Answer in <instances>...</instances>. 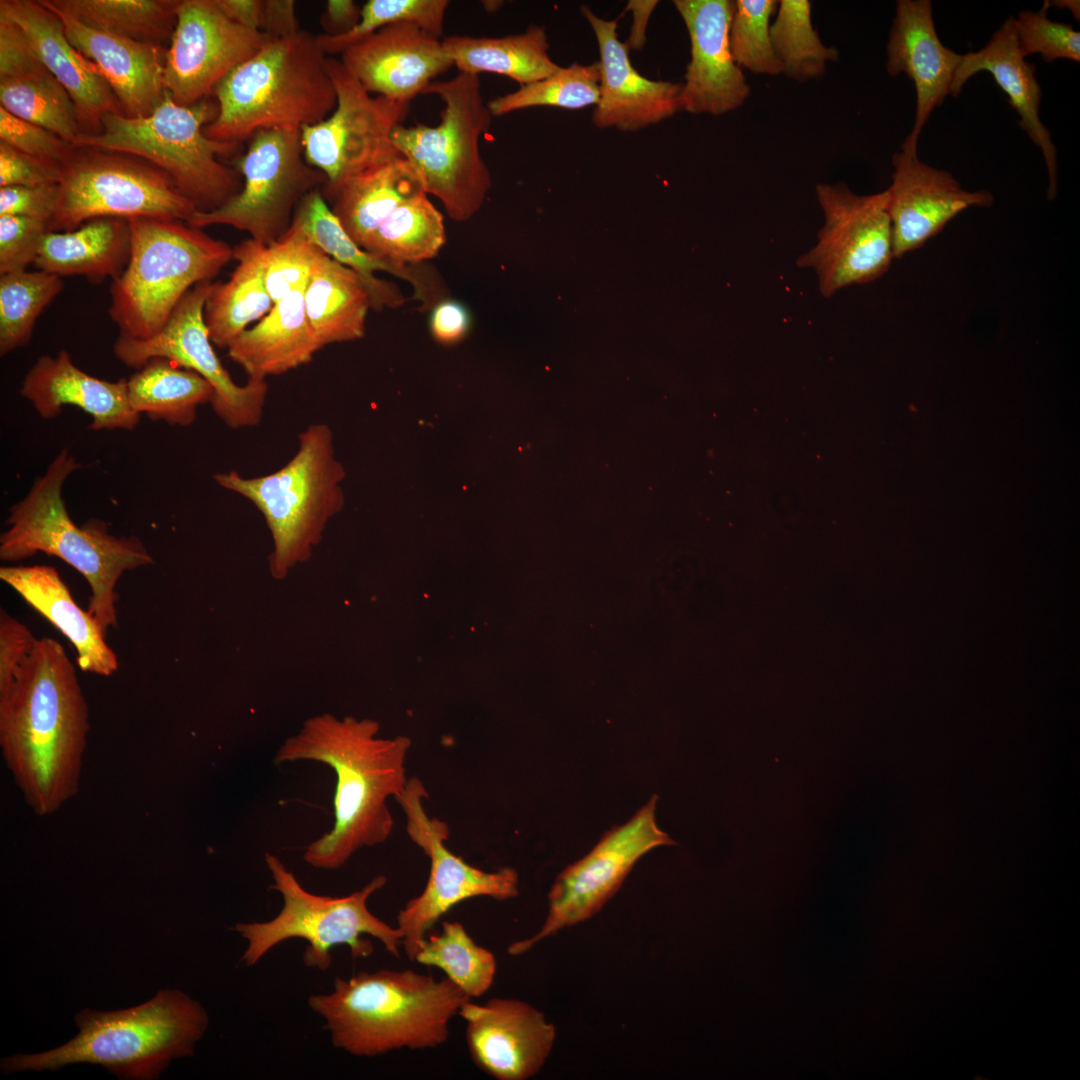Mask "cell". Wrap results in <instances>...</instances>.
I'll return each instance as SVG.
<instances>
[{
  "mask_svg": "<svg viewBox=\"0 0 1080 1080\" xmlns=\"http://www.w3.org/2000/svg\"><path fill=\"white\" fill-rule=\"evenodd\" d=\"M89 714L63 646L43 637L0 695V747L28 806L58 811L79 788Z\"/></svg>",
  "mask_w": 1080,
  "mask_h": 1080,
  "instance_id": "1",
  "label": "cell"
},
{
  "mask_svg": "<svg viewBox=\"0 0 1080 1080\" xmlns=\"http://www.w3.org/2000/svg\"><path fill=\"white\" fill-rule=\"evenodd\" d=\"M378 734L374 720L322 713L304 721L277 750L278 765L319 762L336 775L334 824L306 847L303 860L308 865L336 870L359 849L389 838L394 820L387 802L396 799L408 782L405 762L411 741Z\"/></svg>",
  "mask_w": 1080,
  "mask_h": 1080,
  "instance_id": "2",
  "label": "cell"
},
{
  "mask_svg": "<svg viewBox=\"0 0 1080 1080\" xmlns=\"http://www.w3.org/2000/svg\"><path fill=\"white\" fill-rule=\"evenodd\" d=\"M471 1000L447 977L411 969L361 971L336 978L333 990L308 997L333 1046L358 1057L444 1044L450 1023Z\"/></svg>",
  "mask_w": 1080,
  "mask_h": 1080,
  "instance_id": "3",
  "label": "cell"
},
{
  "mask_svg": "<svg viewBox=\"0 0 1080 1080\" xmlns=\"http://www.w3.org/2000/svg\"><path fill=\"white\" fill-rule=\"evenodd\" d=\"M81 467L66 448L56 455L28 494L9 509L7 529L0 536V558L16 562L43 552L68 563L87 580L88 611L106 633L118 623L115 589L120 577L152 564L153 558L138 537H116L101 520L91 519L83 526L74 523L62 489Z\"/></svg>",
  "mask_w": 1080,
  "mask_h": 1080,
  "instance_id": "4",
  "label": "cell"
},
{
  "mask_svg": "<svg viewBox=\"0 0 1080 1080\" xmlns=\"http://www.w3.org/2000/svg\"><path fill=\"white\" fill-rule=\"evenodd\" d=\"M79 1033L55 1049L4 1058L3 1073L56 1070L75 1063L103 1066L122 1079L152 1080L174 1059L194 1054L208 1027L202 1005L178 989L118 1011L81 1010Z\"/></svg>",
  "mask_w": 1080,
  "mask_h": 1080,
  "instance_id": "5",
  "label": "cell"
},
{
  "mask_svg": "<svg viewBox=\"0 0 1080 1080\" xmlns=\"http://www.w3.org/2000/svg\"><path fill=\"white\" fill-rule=\"evenodd\" d=\"M316 35L267 37L214 89L218 113L206 136L239 145L262 130L301 129L328 117L336 91Z\"/></svg>",
  "mask_w": 1080,
  "mask_h": 1080,
  "instance_id": "6",
  "label": "cell"
},
{
  "mask_svg": "<svg viewBox=\"0 0 1080 1080\" xmlns=\"http://www.w3.org/2000/svg\"><path fill=\"white\" fill-rule=\"evenodd\" d=\"M298 441L296 454L273 473L251 478L236 471L214 475L218 485L252 502L264 516L273 541L269 571L277 580L311 558L344 502V469L335 457L330 427L311 424Z\"/></svg>",
  "mask_w": 1080,
  "mask_h": 1080,
  "instance_id": "7",
  "label": "cell"
},
{
  "mask_svg": "<svg viewBox=\"0 0 1080 1080\" xmlns=\"http://www.w3.org/2000/svg\"><path fill=\"white\" fill-rule=\"evenodd\" d=\"M131 252L110 286L111 320L119 335H156L185 294L212 281L233 259V248L183 221L129 220Z\"/></svg>",
  "mask_w": 1080,
  "mask_h": 1080,
  "instance_id": "8",
  "label": "cell"
},
{
  "mask_svg": "<svg viewBox=\"0 0 1080 1080\" xmlns=\"http://www.w3.org/2000/svg\"><path fill=\"white\" fill-rule=\"evenodd\" d=\"M218 113L217 102L203 99L182 106L165 92L162 102L146 116L108 113L97 134H82L74 146L130 154L168 174L197 211H212L242 188V178L219 160L238 145L206 136L204 128Z\"/></svg>",
  "mask_w": 1080,
  "mask_h": 1080,
  "instance_id": "9",
  "label": "cell"
},
{
  "mask_svg": "<svg viewBox=\"0 0 1080 1080\" xmlns=\"http://www.w3.org/2000/svg\"><path fill=\"white\" fill-rule=\"evenodd\" d=\"M422 94L435 95L443 102L440 123L399 124L392 132L393 145L417 171L427 195L439 199L453 221L466 222L481 209L492 184L480 140L488 133L493 116L480 78L459 73L449 80L432 81Z\"/></svg>",
  "mask_w": 1080,
  "mask_h": 1080,
  "instance_id": "10",
  "label": "cell"
},
{
  "mask_svg": "<svg viewBox=\"0 0 1080 1080\" xmlns=\"http://www.w3.org/2000/svg\"><path fill=\"white\" fill-rule=\"evenodd\" d=\"M264 860L273 880L270 887L280 893L283 905L268 921L234 925L233 930L247 942L241 957L244 965H255L276 945L294 938L307 942L304 964L321 971L331 966L330 952L338 945L347 946L352 958L369 957L373 945L363 935L376 938L391 955L399 957V929L368 907L369 898L385 886L386 876L378 875L343 897L324 896L307 891L278 856L267 852Z\"/></svg>",
  "mask_w": 1080,
  "mask_h": 1080,
  "instance_id": "11",
  "label": "cell"
},
{
  "mask_svg": "<svg viewBox=\"0 0 1080 1080\" xmlns=\"http://www.w3.org/2000/svg\"><path fill=\"white\" fill-rule=\"evenodd\" d=\"M58 185L49 231H71L99 217L188 223L197 212L168 174L126 153L74 146Z\"/></svg>",
  "mask_w": 1080,
  "mask_h": 1080,
  "instance_id": "12",
  "label": "cell"
},
{
  "mask_svg": "<svg viewBox=\"0 0 1080 1080\" xmlns=\"http://www.w3.org/2000/svg\"><path fill=\"white\" fill-rule=\"evenodd\" d=\"M236 166L241 190L212 211H197L187 224L231 226L268 246L288 230L302 199L326 183L324 174L306 162L296 128L257 132Z\"/></svg>",
  "mask_w": 1080,
  "mask_h": 1080,
  "instance_id": "13",
  "label": "cell"
},
{
  "mask_svg": "<svg viewBox=\"0 0 1080 1080\" xmlns=\"http://www.w3.org/2000/svg\"><path fill=\"white\" fill-rule=\"evenodd\" d=\"M428 797L423 782L411 777L395 799L404 812L409 838L430 861L425 888L397 915L402 948L410 960H414L436 922L457 904L475 897L505 901L519 893V876L514 868L484 871L449 850L446 846L449 827L427 814L424 801Z\"/></svg>",
  "mask_w": 1080,
  "mask_h": 1080,
  "instance_id": "14",
  "label": "cell"
},
{
  "mask_svg": "<svg viewBox=\"0 0 1080 1080\" xmlns=\"http://www.w3.org/2000/svg\"><path fill=\"white\" fill-rule=\"evenodd\" d=\"M327 66L336 106L322 121L300 129L306 162L326 178L324 192L399 156L392 132L409 110V103L369 93L340 59L327 57Z\"/></svg>",
  "mask_w": 1080,
  "mask_h": 1080,
  "instance_id": "15",
  "label": "cell"
},
{
  "mask_svg": "<svg viewBox=\"0 0 1080 1080\" xmlns=\"http://www.w3.org/2000/svg\"><path fill=\"white\" fill-rule=\"evenodd\" d=\"M815 191L824 222L816 244L797 265L816 273L826 298L884 275L894 259L886 190L859 195L839 182L819 183Z\"/></svg>",
  "mask_w": 1080,
  "mask_h": 1080,
  "instance_id": "16",
  "label": "cell"
},
{
  "mask_svg": "<svg viewBox=\"0 0 1080 1080\" xmlns=\"http://www.w3.org/2000/svg\"><path fill=\"white\" fill-rule=\"evenodd\" d=\"M657 796L625 824L606 832L584 857L556 877L548 894V913L531 937L509 945L519 956L547 937L594 916L618 891L634 864L655 847L676 844L656 823Z\"/></svg>",
  "mask_w": 1080,
  "mask_h": 1080,
  "instance_id": "17",
  "label": "cell"
},
{
  "mask_svg": "<svg viewBox=\"0 0 1080 1080\" xmlns=\"http://www.w3.org/2000/svg\"><path fill=\"white\" fill-rule=\"evenodd\" d=\"M212 283L203 282L189 290L156 335L144 340L119 335L114 355L137 370L149 359L163 357L195 371L213 387L210 404L228 427H254L261 422L268 385L266 380L252 378L245 385L236 384L217 356L204 320Z\"/></svg>",
  "mask_w": 1080,
  "mask_h": 1080,
  "instance_id": "18",
  "label": "cell"
},
{
  "mask_svg": "<svg viewBox=\"0 0 1080 1080\" xmlns=\"http://www.w3.org/2000/svg\"><path fill=\"white\" fill-rule=\"evenodd\" d=\"M266 39L262 32L229 18L217 0H178L165 54V92L182 106L206 99Z\"/></svg>",
  "mask_w": 1080,
  "mask_h": 1080,
  "instance_id": "19",
  "label": "cell"
},
{
  "mask_svg": "<svg viewBox=\"0 0 1080 1080\" xmlns=\"http://www.w3.org/2000/svg\"><path fill=\"white\" fill-rule=\"evenodd\" d=\"M459 1016L466 1022L465 1039L473 1063L498 1080L535 1076L556 1038L555 1026L544 1013L518 999L495 997L481 1004L469 1000Z\"/></svg>",
  "mask_w": 1080,
  "mask_h": 1080,
  "instance_id": "20",
  "label": "cell"
},
{
  "mask_svg": "<svg viewBox=\"0 0 1080 1080\" xmlns=\"http://www.w3.org/2000/svg\"><path fill=\"white\" fill-rule=\"evenodd\" d=\"M673 3L685 23L691 47L680 92L681 110L719 116L740 108L750 95V86L730 49L734 1Z\"/></svg>",
  "mask_w": 1080,
  "mask_h": 1080,
  "instance_id": "21",
  "label": "cell"
},
{
  "mask_svg": "<svg viewBox=\"0 0 1080 1080\" xmlns=\"http://www.w3.org/2000/svg\"><path fill=\"white\" fill-rule=\"evenodd\" d=\"M892 164L886 192L894 258L921 248L962 211L993 203L990 192L962 188L949 172L922 162L917 152L901 149Z\"/></svg>",
  "mask_w": 1080,
  "mask_h": 1080,
  "instance_id": "22",
  "label": "cell"
},
{
  "mask_svg": "<svg viewBox=\"0 0 1080 1080\" xmlns=\"http://www.w3.org/2000/svg\"><path fill=\"white\" fill-rule=\"evenodd\" d=\"M292 222L324 254L353 270L361 278L369 293L373 310L396 309L406 302L395 283L376 277L375 273L378 271L408 282L413 289V299L420 303L422 311L431 309L438 301L449 297L442 279L429 266L423 263L396 264L361 248L344 229L320 188L302 199Z\"/></svg>",
  "mask_w": 1080,
  "mask_h": 1080,
  "instance_id": "23",
  "label": "cell"
},
{
  "mask_svg": "<svg viewBox=\"0 0 1080 1080\" xmlns=\"http://www.w3.org/2000/svg\"><path fill=\"white\" fill-rule=\"evenodd\" d=\"M346 70L372 95L409 103L453 66L442 40L402 22L386 26L346 49Z\"/></svg>",
  "mask_w": 1080,
  "mask_h": 1080,
  "instance_id": "24",
  "label": "cell"
},
{
  "mask_svg": "<svg viewBox=\"0 0 1080 1080\" xmlns=\"http://www.w3.org/2000/svg\"><path fill=\"white\" fill-rule=\"evenodd\" d=\"M580 9L595 34L600 54L599 100L593 123L599 128L637 131L681 111L682 83L641 75L631 64L628 46L618 38L617 20L600 18L586 5Z\"/></svg>",
  "mask_w": 1080,
  "mask_h": 1080,
  "instance_id": "25",
  "label": "cell"
},
{
  "mask_svg": "<svg viewBox=\"0 0 1080 1080\" xmlns=\"http://www.w3.org/2000/svg\"><path fill=\"white\" fill-rule=\"evenodd\" d=\"M0 16L12 21L70 95L83 134H97L108 113H123L98 68L68 40L59 16L41 0H1Z\"/></svg>",
  "mask_w": 1080,
  "mask_h": 1080,
  "instance_id": "26",
  "label": "cell"
},
{
  "mask_svg": "<svg viewBox=\"0 0 1080 1080\" xmlns=\"http://www.w3.org/2000/svg\"><path fill=\"white\" fill-rule=\"evenodd\" d=\"M962 54L940 40L929 0H899L887 43L886 70L905 74L916 92L915 120L901 149L917 152L919 135L932 111L950 95Z\"/></svg>",
  "mask_w": 1080,
  "mask_h": 1080,
  "instance_id": "27",
  "label": "cell"
},
{
  "mask_svg": "<svg viewBox=\"0 0 1080 1080\" xmlns=\"http://www.w3.org/2000/svg\"><path fill=\"white\" fill-rule=\"evenodd\" d=\"M41 2L62 20L70 43L100 71L126 116L149 115L164 99L166 48L91 28L68 12Z\"/></svg>",
  "mask_w": 1080,
  "mask_h": 1080,
  "instance_id": "28",
  "label": "cell"
},
{
  "mask_svg": "<svg viewBox=\"0 0 1080 1080\" xmlns=\"http://www.w3.org/2000/svg\"><path fill=\"white\" fill-rule=\"evenodd\" d=\"M20 394L44 419L57 417L64 405H74L92 418V430H133L140 414L130 405L127 380L106 381L79 369L68 351L42 355L26 373Z\"/></svg>",
  "mask_w": 1080,
  "mask_h": 1080,
  "instance_id": "29",
  "label": "cell"
},
{
  "mask_svg": "<svg viewBox=\"0 0 1080 1080\" xmlns=\"http://www.w3.org/2000/svg\"><path fill=\"white\" fill-rule=\"evenodd\" d=\"M0 106L74 145L83 134L74 102L21 30L0 16Z\"/></svg>",
  "mask_w": 1080,
  "mask_h": 1080,
  "instance_id": "30",
  "label": "cell"
},
{
  "mask_svg": "<svg viewBox=\"0 0 1080 1080\" xmlns=\"http://www.w3.org/2000/svg\"><path fill=\"white\" fill-rule=\"evenodd\" d=\"M986 71L1006 93L1017 112L1019 126L1039 147L1045 160L1049 186L1047 196L1057 193V154L1049 129L1039 116L1041 87L1036 78V66L1025 60L1011 16L998 28L980 50L962 54L955 72L950 95L956 97L964 84L975 74Z\"/></svg>",
  "mask_w": 1080,
  "mask_h": 1080,
  "instance_id": "31",
  "label": "cell"
},
{
  "mask_svg": "<svg viewBox=\"0 0 1080 1080\" xmlns=\"http://www.w3.org/2000/svg\"><path fill=\"white\" fill-rule=\"evenodd\" d=\"M0 578L68 638L82 671L110 676L118 670L117 656L99 622L77 605L53 566H2Z\"/></svg>",
  "mask_w": 1080,
  "mask_h": 1080,
  "instance_id": "32",
  "label": "cell"
},
{
  "mask_svg": "<svg viewBox=\"0 0 1080 1080\" xmlns=\"http://www.w3.org/2000/svg\"><path fill=\"white\" fill-rule=\"evenodd\" d=\"M304 288L276 302L228 348V356L248 378L266 380L305 365L323 348L307 319Z\"/></svg>",
  "mask_w": 1080,
  "mask_h": 1080,
  "instance_id": "33",
  "label": "cell"
},
{
  "mask_svg": "<svg viewBox=\"0 0 1080 1080\" xmlns=\"http://www.w3.org/2000/svg\"><path fill=\"white\" fill-rule=\"evenodd\" d=\"M424 193L417 171L399 155L346 179L323 195L347 233L363 248L400 204Z\"/></svg>",
  "mask_w": 1080,
  "mask_h": 1080,
  "instance_id": "34",
  "label": "cell"
},
{
  "mask_svg": "<svg viewBox=\"0 0 1080 1080\" xmlns=\"http://www.w3.org/2000/svg\"><path fill=\"white\" fill-rule=\"evenodd\" d=\"M130 252L129 220L99 217L71 231H48L33 265L60 277L78 275L99 283L118 278Z\"/></svg>",
  "mask_w": 1080,
  "mask_h": 1080,
  "instance_id": "35",
  "label": "cell"
},
{
  "mask_svg": "<svg viewBox=\"0 0 1080 1080\" xmlns=\"http://www.w3.org/2000/svg\"><path fill=\"white\" fill-rule=\"evenodd\" d=\"M264 244L248 238L233 247L238 264L226 282H213L204 306L211 342L229 348L274 303L264 279Z\"/></svg>",
  "mask_w": 1080,
  "mask_h": 1080,
  "instance_id": "36",
  "label": "cell"
},
{
  "mask_svg": "<svg viewBox=\"0 0 1080 1080\" xmlns=\"http://www.w3.org/2000/svg\"><path fill=\"white\" fill-rule=\"evenodd\" d=\"M309 324L324 347L362 338L371 309L369 293L351 269L323 252L303 292Z\"/></svg>",
  "mask_w": 1080,
  "mask_h": 1080,
  "instance_id": "37",
  "label": "cell"
},
{
  "mask_svg": "<svg viewBox=\"0 0 1080 1080\" xmlns=\"http://www.w3.org/2000/svg\"><path fill=\"white\" fill-rule=\"evenodd\" d=\"M442 44L460 73H496L515 80L520 87L560 68L548 55L543 26L530 25L523 33L501 37L451 35L442 39Z\"/></svg>",
  "mask_w": 1080,
  "mask_h": 1080,
  "instance_id": "38",
  "label": "cell"
},
{
  "mask_svg": "<svg viewBox=\"0 0 1080 1080\" xmlns=\"http://www.w3.org/2000/svg\"><path fill=\"white\" fill-rule=\"evenodd\" d=\"M131 407L152 420L189 426L200 405L210 403L213 387L201 375L173 361L149 359L127 380Z\"/></svg>",
  "mask_w": 1080,
  "mask_h": 1080,
  "instance_id": "39",
  "label": "cell"
},
{
  "mask_svg": "<svg viewBox=\"0 0 1080 1080\" xmlns=\"http://www.w3.org/2000/svg\"><path fill=\"white\" fill-rule=\"evenodd\" d=\"M446 241L444 217L420 194L400 204L364 244L366 251L396 264H422Z\"/></svg>",
  "mask_w": 1080,
  "mask_h": 1080,
  "instance_id": "40",
  "label": "cell"
},
{
  "mask_svg": "<svg viewBox=\"0 0 1080 1080\" xmlns=\"http://www.w3.org/2000/svg\"><path fill=\"white\" fill-rule=\"evenodd\" d=\"M81 23L138 42L162 45L176 24L178 0H47Z\"/></svg>",
  "mask_w": 1080,
  "mask_h": 1080,
  "instance_id": "41",
  "label": "cell"
},
{
  "mask_svg": "<svg viewBox=\"0 0 1080 1080\" xmlns=\"http://www.w3.org/2000/svg\"><path fill=\"white\" fill-rule=\"evenodd\" d=\"M811 2L780 0L771 22L770 37L781 74L798 82L818 79L839 53L826 46L812 23Z\"/></svg>",
  "mask_w": 1080,
  "mask_h": 1080,
  "instance_id": "42",
  "label": "cell"
},
{
  "mask_svg": "<svg viewBox=\"0 0 1080 1080\" xmlns=\"http://www.w3.org/2000/svg\"><path fill=\"white\" fill-rule=\"evenodd\" d=\"M414 961L439 968L471 999L491 988L497 970L495 955L458 921H444L439 933L428 934Z\"/></svg>",
  "mask_w": 1080,
  "mask_h": 1080,
  "instance_id": "43",
  "label": "cell"
},
{
  "mask_svg": "<svg viewBox=\"0 0 1080 1080\" xmlns=\"http://www.w3.org/2000/svg\"><path fill=\"white\" fill-rule=\"evenodd\" d=\"M62 277L43 270L0 275V355L26 345L43 310L62 291Z\"/></svg>",
  "mask_w": 1080,
  "mask_h": 1080,
  "instance_id": "44",
  "label": "cell"
},
{
  "mask_svg": "<svg viewBox=\"0 0 1080 1080\" xmlns=\"http://www.w3.org/2000/svg\"><path fill=\"white\" fill-rule=\"evenodd\" d=\"M599 78L598 62L590 65L574 63L569 67H560L542 80L490 100L487 102L488 108L496 117L538 106L583 109L597 104Z\"/></svg>",
  "mask_w": 1080,
  "mask_h": 1080,
  "instance_id": "45",
  "label": "cell"
},
{
  "mask_svg": "<svg viewBox=\"0 0 1080 1080\" xmlns=\"http://www.w3.org/2000/svg\"><path fill=\"white\" fill-rule=\"evenodd\" d=\"M448 6L447 0H369L362 6L360 20L354 28L338 36L316 35L317 42L326 56L341 55L376 31L402 22L417 25L440 38Z\"/></svg>",
  "mask_w": 1080,
  "mask_h": 1080,
  "instance_id": "46",
  "label": "cell"
},
{
  "mask_svg": "<svg viewBox=\"0 0 1080 1080\" xmlns=\"http://www.w3.org/2000/svg\"><path fill=\"white\" fill-rule=\"evenodd\" d=\"M775 0H736L729 30L732 56L741 69L754 74L776 76L781 66L771 37V17Z\"/></svg>",
  "mask_w": 1080,
  "mask_h": 1080,
  "instance_id": "47",
  "label": "cell"
},
{
  "mask_svg": "<svg viewBox=\"0 0 1080 1080\" xmlns=\"http://www.w3.org/2000/svg\"><path fill=\"white\" fill-rule=\"evenodd\" d=\"M321 252L294 222L279 239L265 246L264 279L274 304L290 292L305 288Z\"/></svg>",
  "mask_w": 1080,
  "mask_h": 1080,
  "instance_id": "48",
  "label": "cell"
},
{
  "mask_svg": "<svg viewBox=\"0 0 1080 1080\" xmlns=\"http://www.w3.org/2000/svg\"><path fill=\"white\" fill-rule=\"evenodd\" d=\"M1048 0L1037 11L1025 10L1014 17L1017 42L1026 58L1039 54L1044 61H1080V33L1070 24L1050 20Z\"/></svg>",
  "mask_w": 1080,
  "mask_h": 1080,
  "instance_id": "49",
  "label": "cell"
},
{
  "mask_svg": "<svg viewBox=\"0 0 1080 1080\" xmlns=\"http://www.w3.org/2000/svg\"><path fill=\"white\" fill-rule=\"evenodd\" d=\"M49 223L42 219L0 216V275L27 270L34 264Z\"/></svg>",
  "mask_w": 1080,
  "mask_h": 1080,
  "instance_id": "50",
  "label": "cell"
},
{
  "mask_svg": "<svg viewBox=\"0 0 1080 1080\" xmlns=\"http://www.w3.org/2000/svg\"><path fill=\"white\" fill-rule=\"evenodd\" d=\"M0 141L31 156L63 163L74 145L50 130L19 118L0 106Z\"/></svg>",
  "mask_w": 1080,
  "mask_h": 1080,
  "instance_id": "51",
  "label": "cell"
},
{
  "mask_svg": "<svg viewBox=\"0 0 1080 1080\" xmlns=\"http://www.w3.org/2000/svg\"><path fill=\"white\" fill-rule=\"evenodd\" d=\"M62 164L31 156L0 141V187L59 184Z\"/></svg>",
  "mask_w": 1080,
  "mask_h": 1080,
  "instance_id": "52",
  "label": "cell"
},
{
  "mask_svg": "<svg viewBox=\"0 0 1080 1080\" xmlns=\"http://www.w3.org/2000/svg\"><path fill=\"white\" fill-rule=\"evenodd\" d=\"M36 642L27 626L0 610V695L10 688Z\"/></svg>",
  "mask_w": 1080,
  "mask_h": 1080,
  "instance_id": "53",
  "label": "cell"
},
{
  "mask_svg": "<svg viewBox=\"0 0 1080 1080\" xmlns=\"http://www.w3.org/2000/svg\"><path fill=\"white\" fill-rule=\"evenodd\" d=\"M58 198V184L0 187V216H25L49 223L56 211Z\"/></svg>",
  "mask_w": 1080,
  "mask_h": 1080,
  "instance_id": "54",
  "label": "cell"
},
{
  "mask_svg": "<svg viewBox=\"0 0 1080 1080\" xmlns=\"http://www.w3.org/2000/svg\"><path fill=\"white\" fill-rule=\"evenodd\" d=\"M429 327L432 337L439 343L455 344L468 334L471 316L461 302L444 298L431 308Z\"/></svg>",
  "mask_w": 1080,
  "mask_h": 1080,
  "instance_id": "55",
  "label": "cell"
},
{
  "mask_svg": "<svg viewBox=\"0 0 1080 1080\" xmlns=\"http://www.w3.org/2000/svg\"><path fill=\"white\" fill-rule=\"evenodd\" d=\"M361 8L352 0H329L320 18L324 35L338 36L349 32L360 20Z\"/></svg>",
  "mask_w": 1080,
  "mask_h": 1080,
  "instance_id": "56",
  "label": "cell"
},
{
  "mask_svg": "<svg viewBox=\"0 0 1080 1080\" xmlns=\"http://www.w3.org/2000/svg\"><path fill=\"white\" fill-rule=\"evenodd\" d=\"M292 0H266L262 33L267 37H282L300 30Z\"/></svg>",
  "mask_w": 1080,
  "mask_h": 1080,
  "instance_id": "57",
  "label": "cell"
},
{
  "mask_svg": "<svg viewBox=\"0 0 1080 1080\" xmlns=\"http://www.w3.org/2000/svg\"><path fill=\"white\" fill-rule=\"evenodd\" d=\"M225 14L238 24L262 32L265 1L263 0H217Z\"/></svg>",
  "mask_w": 1080,
  "mask_h": 1080,
  "instance_id": "58",
  "label": "cell"
},
{
  "mask_svg": "<svg viewBox=\"0 0 1080 1080\" xmlns=\"http://www.w3.org/2000/svg\"><path fill=\"white\" fill-rule=\"evenodd\" d=\"M658 1H629L627 10H631L633 13L634 22L631 27V34L626 45L628 48L641 49L645 43V30L649 20V17L656 7Z\"/></svg>",
  "mask_w": 1080,
  "mask_h": 1080,
  "instance_id": "59",
  "label": "cell"
},
{
  "mask_svg": "<svg viewBox=\"0 0 1080 1080\" xmlns=\"http://www.w3.org/2000/svg\"><path fill=\"white\" fill-rule=\"evenodd\" d=\"M502 4H503L502 1H494V0L493 1H483L482 2V5H483V7L485 8V10L487 12H495V11H497L502 6Z\"/></svg>",
  "mask_w": 1080,
  "mask_h": 1080,
  "instance_id": "60",
  "label": "cell"
}]
</instances>
